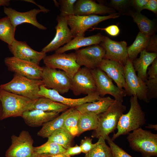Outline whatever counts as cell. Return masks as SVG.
<instances>
[{"label":"cell","instance_id":"7dc6e473","mask_svg":"<svg viewBox=\"0 0 157 157\" xmlns=\"http://www.w3.org/2000/svg\"><path fill=\"white\" fill-rule=\"evenodd\" d=\"M32 157H71L64 153L55 154H38L33 153Z\"/></svg>","mask_w":157,"mask_h":157},{"label":"cell","instance_id":"f6af8a7d","mask_svg":"<svg viewBox=\"0 0 157 157\" xmlns=\"http://www.w3.org/2000/svg\"><path fill=\"white\" fill-rule=\"evenodd\" d=\"M144 9H146L151 11L155 13L157 12V1L156 0H149L145 5Z\"/></svg>","mask_w":157,"mask_h":157},{"label":"cell","instance_id":"d6986e66","mask_svg":"<svg viewBox=\"0 0 157 157\" xmlns=\"http://www.w3.org/2000/svg\"><path fill=\"white\" fill-rule=\"evenodd\" d=\"M8 47L13 56L38 65L46 56V53L42 51L33 50L25 42L19 41L15 39L11 45H8Z\"/></svg>","mask_w":157,"mask_h":157},{"label":"cell","instance_id":"277c9868","mask_svg":"<svg viewBox=\"0 0 157 157\" xmlns=\"http://www.w3.org/2000/svg\"><path fill=\"white\" fill-rule=\"evenodd\" d=\"M36 100H33L0 88V101L2 109L1 119L22 117L25 111L30 110Z\"/></svg>","mask_w":157,"mask_h":157},{"label":"cell","instance_id":"ab89813d","mask_svg":"<svg viewBox=\"0 0 157 157\" xmlns=\"http://www.w3.org/2000/svg\"><path fill=\"white\" fill-rule=\"evenodd\" d=\"M93 29L104 30L108 34L113 36L118 35L120 31L118 27L115 25H111L104 28H95Z\"/></svg>","mask_w":157,"mask_h":157},{"label":"cell","instance_id":"60d3db41","mask_svg":"<svg viewBox=\"0 0 157 157\" xmlns=\"http://www.w3.org/2000/svg\"><path fill=\"white\" fill-rule=\"evenodd\" d=\"M157 39L156 35H154L150 38L148 46L146 49L149 52H157Z\"/></svg>","mask_w":157,"mask_h":157},{"label":"cell","instance_id":"e0dca14e","mask_svg":"<svg viewBox=\"0 0 157 157\" xmlns=\"http://www.w3.org/2000/svg\"><path fill=\"white\" fill-rule=\"evenodd\" d=\"M56 20L58 23L55 27V35L53 40L42 49L41 51L44 53L56 51L74 38L71 31L68 27L66 17H62L59 15Z\"/></svg>","mask_w":157,"mask_h":157},{"label":"cell","instance_id":"cb8c5ba5","mask_svg":"<svg viewBox=\"0 0 157 157\" xmlns=\"http://www.w3.org/2000/svg\"><path fill=\"white\" fill-rule=\"evenodd\" d=\"M156 52H149L145 49L140 53L138 58L132 61V64L137 76L144 82L147 80V72L148 67L157 57Z\"/></svg>","mask_w":157,"mask_h":157},{"label":"cell","instance_id":"d590c367","mask_svg":"<svg viewBox=\"0 0 157 157\" xmlns=\"http://www.w3.org/2000/svg\"><path fill=\"white\" fill-rule=\"evenodd\" d=\"M76 0H60L58 5L60 7V13L62 17L74 15V6Z\"/></svg>","mask_w":157,"mask_h":157},{"label":"cell","instance_id":"74e56055","mask_svg":"<svg viewBox=\"0 0 157 157\" xmlns=\"http://www.w3.org/2000/svg\"><path fill=\"white\" fill-rule=\"evenodd\" d=\"M106 140L111 148L113 157H133L116 144L109 136Z\"/></svg>","mask_w":157,"mask_h":157},{"label":"cell","instance_id":"603a6c76","mask_svg":"<svg viewBox=\"0 0 157 157\" xmlns=\"http://www.w3.org/2000/svg\"><path fill=\"white\" fill-rule=\"evenodd\" d=\"M104 36L98 33L88 37H76L63 47L55 51V53H61L73 49L76 50L83 47L99 44L103 41Z\"/></svg>","mask_w":157,"mask_h":157},{"label":"cell","instance_id":"484cf974","mask_svg":"<svg viewBox=\"0 0 157 157\" xmlns=\"http://www.w3.org/2000/svg\"><path fill=\"white\" fill-rule=\"evenodd\" d=\"M74 108H69L60 115L44 124L37 135L43 138H48L56 130L61 128L65 118Z\"/></svg>","mask_w":157,"mask_h":157},{"label":"cell","instance_id":"681fc988","mask_svg":"<svg viewBox=\"0 0 157 157\" xmlns=\"http://www.w3.org/2000/svg\"><path fill=\"white\" fill-rule=\"evenodd\" d=\"M10 0H0V6H8L10 5Z\"/></svg>","mask_w":157,"mask_h":157},{"label":"cell","instance_id":"e575fe53","mask_svg":"<svg viewBox=\"0 0 157 157\" xmlns=\"http://www.w3.org/2000/svg\"><path fill=\"white\" fill-rule=\"evenodd\" d=\"M66 151L61 146L48 141L41 146L33 147V153L38 154H55L64 153Z\"/></svg>","mask_w":157,"mask_h":157},{"label":"cell","instance_id":"30bf717a","mask_svg":"<svg viewBox=\"0 0 157 157\" xmlns=\"http://www.w3.org/2000/svg\"><path fill=\"white\" fill-rule=\"evenodd\" d=\"M91 71L100 96H104L109 94L113 96L115 100L123 102L124 98L126 95L124 89L114 85L112 80L99 68Z\"/></svg>","mask_w":157,"mask_h":157},{"label":"cell","instance_id":"7bdbcfd3","mask_svg":"<svg viewBox=\"0 0 157 157\" xmlns=\"http://www.w3.org/2000/svg\"><path fill=\"white\" fill-rule=\"evenodd\" d=\"M129 2V1L126 0H112L110 3L114 8L120 10L127 6Z\"/></svg>","mask_w":157,"mask_h":157},{"label":"cell","instance_id":"816d5d0a","mask_svg":"<svg viewBox=\"0 0 157 157\" xmlns=\"http://www.w3.org/2000/svg\"><path fill=\"white\" fill-rule=\"evenodd\" d=\"M2 107L1 102L0 101V119H1V117L2 114Z\"/></svg>","mask_w":157,"mask_h":157},{"label":"cell","instance_id":"8fae6325","mask_svg":"<svg viewBox=\"0 0 157 157\" xmlns=\"http://www.w3.org/2000/svg\"><path fill=\"white\" fill-rule=\"evenodd\" d=\"M70 90L76 96L97 92L91 69L85 67L80 68L71 79Z\"/></svg>","mask_w":157,"mask_h":157},{"label":"cell","instance_id":"4316f807","mask_svg":"<svg viewBox=\"0 0 157 157\" xmlns=\"http://www.w3.org/2000/svg\"><path fill=\"white\" fill-rule=\"evenodd\" d=\"M70 108L49 99L40 97L37 99L29 110L39 109L47 112L59 113L64 112Z\"/></svg>","mask_w":157,"mask_h":157},{"label":"cell","instance_id":"ee69618b","mask_svg":"<svg viewBox=\"0 0 157 157\" xmlns=\"http://www.w3.org/2000/svg\"><path fill=\"white\" fill-rule=\"evenodd\" d=\"M82 152L80 146L76 145L73 147H70L66 149L65 153V155L71 156L80 154Z\"/></svg>","mask_w":157,"mask_h":157},{"label":"cell","instance_id":"f35d334b","mask_svg":"<svg viewBox=\"0 0 157 157\" xmlns=\"http://www.w3.org/2000/svg\"><path fill=\"white\" fill-rule=\"evenodd\" d=\"M92 138L87 137H85L84 139L81 140L80 146L82 152L86 154L96 146L97 142L93 144L92 143Z\"/></svg>","mask_w":157,"mask_h":157},{"label":"cell","instance_id":"f1b7e54d","mask_svg":"<svg viewBox=\"0 0 157 157\" xmlns=\"http://www.w3.org/2000/svg\"><path fill=\"white\" fill-rule=\"evenodd\" d=\"M131 15L134 21L137 24L140 32L150 37L154 35L155 26L153 20L138 12L132 13Z\"/></svg>","mask_w":157,"mask_h":157},{"label":"cell","instance_id":"5b68a950","mask_svg":"<svg viewBox=\"0 0 157 157\" xmlns=\"http://www.w3.org/2000/svg\"><path fill=\"white\" fill-rule=\"evenodd\" d=\"M42 85L41 80L31 79L15 73L12 80L0 85V88L35 100L41 97L38 94Z\"/></svg>","mask_w":157,"mask_h":157},{"label":"cell","instance_id":"3957f363","mask_svg":"<svg viewBox=\"0 0 157 157\" xmlns=\"http://www.w3.org/2000/svg\"><path fill=\"white\" fill-rule=\"evenodd\" d=\"M127 139L131 149L143 157L157 156V134L141 128L128 134Z\"/></svg>","mask_w":157,"mask_h":157},{"label":"cell","instance_id":"7a4b0ae2","mask_svg":"<svg viewBox=\"0 0 157 157\" xmlns=\"http://www.w3.org/2000/svg\"><path fill=\"white\" fill-rule=\"evenodd\" d=\"M122 103L115 100L106 110L98 115L97 126L94 130L92 137H101L106 140L109 135L114 131L119 118L126 109Z\"/></svg>","mask_w":157,"mask_h":157},{"label":"cell","instance_id":"ffe728a7","mask_svg":"<svg viewBox=\"0 0 157 157\" xmlns=\"http://www.w3.org/2000/svg\"><path fill=\"white\" fill-rule=\"evenodd\" d=\"M114 10L92 0H78L74 6V15H104L114 13Z\"/></svg>","mask_w":157,"mask_h":157},{"label":"cell","instance_id":"c3c4849f","mask_svg":"<svg viewBox=\"0 0 157 157\" xmlns=\"http://www.w3.org/2000/svg\"><path fill=\"white\" fill-rule=\"evenodd\" d=\"M24 1H26V2H30L31 3H34L35 4H36L38 6H39V7L40 8V9L42 10L44 12V13H47L49 11V10L48 9L45 8L44 7L42 6H39L38 5H37L34 2V1L33 0H23Z\"/></svg>","mask_w":157,"mask_h":157},{"label":"cell","instance_id":"1f68e13d","mask_svg":"<svg viewBox=\"0 0 157 157\" xmlns=\"http://www.w3.org/2000/svg\"><path fill=\"white\" fill-rule=\"evenodd\" d=\"M74 137L62 128H60L48 138L47 141L54 142L67 149L71 147Z\"/></svg>","mask_w":157,"mask_h":157},{"label":"cell","instance_id":"83f0119b","mask_svg":"<svg viewBox=\"0 0 157 157\" xmlns=\"http://www.w3.org/2000/svg\"><path fill=\"white\" fill-rule=\"evenodd\" d=\"M97 124V115L90 112L81 113L78 122L77 136L86 131L95 130Z\"/></svg>","mask_w":157,"mask_h":157},{"label":"cell","instance_id":"bcb514c9","mask_svg":"<svg viewBox=\"0 0 157 157\" xmlns=\"http://www.w3.org/2000/svg\"><path fill=\"white\" fill-rule=\"evenodd\" d=\"M148 0H134L132 1L133 3L137 9L138 12H140L144 9L145 5Z\"/></svg>","mask_w":157,"mask_h":157},{"label":"cell","instance_id":"44dd1931","mask_svg":"<svg viewBox=\"0 0 157 157\" xmlns=\"http://www.w3.org/2000/svg\"><path fill=\"white\" fill-rule=\"evenodd\" d=\"M116 83L120 88H126L124 65L119 62L103 59L98 67Z\"/></svg>","mask_w":157,"mask_h":157},{"label":"cell","instance_id":"d6a6232c","mask_svg":"<svg viewBox=\"0 0 157 157\" xmlns=\"http://www.w3.org/2000/svg\"><path fill=\"white\" fill-rule=\"evenodd\" d=\"M80 114L74 108L65 118L61 128L74 137L77 135V124Z\"/></svg>","mask_w":157,"mask_h":157},{"label":"cell","instance_id":"ac0fdd59","mask_svg":"<svg viewBox=\"0 0 157 157\" xmlns=\"http://www.w3.org/2000/svg\"><path fill=\"white\" fill-rule=\"evenodd\" d=\"M42 12H44L42 10L35 8L26 12H20L11 8H4V13L9 18L15 29L17 26L25 23L30 24L40 29H47V28L39 23L36 19L37 14Z\"/></svg>","mask_w":157,"mask_h":157},{"label":"cell","instance_id":"b9f144b4","mask_svg":"<svg viewBox=\"0 0 157 157\" xmlns=\"http://www.w3.org/2000/svg\"><path fill=\"white\" fill-rule=\"evenodd\" d=\"M151 66L149 67L147 74L148 78H155L157 77V58L151 64Z\"/></svg>","mask_w":157,"mask_h":157},{"label":"cell","instance_id":"8d00e7d4","mask_svg":"<svg viewBox=\"0 0 157 157\" xmlns=\"http://www.w3.org/2000/svg\"><path fill=\"white\" fill-rule=\"evenodd\" d=\"M147 87L146 95L150 101L153 98H157V77L155 78H147L145 82Z\"/></svg>","mask_w":157,"mask_h":157},{"label":"cell","instance_id":"f907efd6","mask_svg":"<svg viewBox=\"0 0 157 157\" xmlns=\"http://www.w3.org/2000/svg\"><path fill=\"white\" fill-rule=\"evenodd\" d=\"M146 128L154 129L156 130H157V124H149L147 126H145Z\"/></svg>","mask_w":157,"mask_h":157},{"label":"cell","instance_id":"f546056e","mask_svg":"<svg viewBox=\"0 0 157 157\" xmlns=\"http://www.w3.org/2000/svg\"><path fill=\"white\" fill-rule=\"evenodd\" d=\"M140 31L133 44L127 47L128 58L132 61L137 58L138 54L147 47L150 39Z\"/></svg>","mask_w":157,"mask_h":157},{"label":"cell","instance_id":"2e32d148","mask_svg":"<svg viewBox=\"0 0 157 157\" xmlns=\"http://www.w3.org/2000/svg\"><path fill=\"white\" fill-rule=\"evenodd\" d=\"M106 52L104 59L119 62L124 66L129 58L127 44L124 41L118 42L104 36L100 43Z\"/></svg>","mask_w":157,"mask_h":157},{"label":"cell","instance_id":"4dcf8cb0","mask_svg":"<svg viewBox=\"0 0 157 157\" xmlns=\"http://www.w3.org/2000/svg\"><path fill=\"white\" fill-rule=\"evenodd\" d=\"M15 30L7 16L0 19V39L11 45L15 40Z\"/></svg>","mask_w":157,"mask_h":157},{"label":"cell","instance_id":"8992f818","mask_svg":"<svg viewBox=\"0 0 157 157\" xmlns=\"http://www.w3.org/2000/svg\"><path fill=\"white\" fill-rule=\"evenodd\" d=\"M119 16V13H113L106 16L73 15L66 18L74 38L76 37L84 36L85 33L87 30L102 21Z\"/></svg>","mask_w":157,"mask_h":157},{"label":"cell","instance_id":"4fadbf2b","mask_svg":"<svg viewBox=\"0 0 157 157\" xmlns=\"http://www.w3.org/2000/svg\"><path fill=\"white\" fill-rule=\"evenodd\" d=\"M11 140V144L6 152V157H32L33 140L28 131L23 130L18 136L13 135Z\"/></svg>","mask_w":157,"mask_h":157},{"label":"cell","instance_id":"9a60e30c","mask_svg":"<svg viewBox=\"0 0 157 157\" xmlns=\"http://www.w3.org/2000/svg\"><path fill=\"white\" fill-rule=\"evenodd\" d=\"M38 94L41 97L48 98L61 103L70 108H75L86 103L93 102L98 100L101 98L99 93L97 92L81 98H67L62 96L55 90L47 88L43 85L40 87Z\"/></svg>","mask_w":157,"mask_h":157},{"label":"cell","instance_id":"7c38bea8","mask_svg":"<svg viewBox=\"0 0 157 157\" xmlns=\"http://www.w3.org/2000/svg\"><path fill=\"white\" fill-rule=\"evenodd\" d=\"M4 63L9 71L29 78L42 79L43 68L38 65L14 56L6 58Z\"/></svg>","mask_w":157,"mask_h":157},{"label":"cell","instance_id":"5bb4252c","mask_svg":"<svg viewBox=\"0 0 157 157\" xmlns=\"http://www.w3.org/2000/svg\"><path fill=\"white\" fill-rule=\"evenodd\" d=\"M105 49L99 44L76 50L77 63L90 69L98 67L105 54Z\"/></svg>","mask_w":157,"mask_h":157},{"label":"cell","instance_id":"ba28073f","mask_svg":"<svg viewBox=\"0 0 157 157\" xmlns=\"http://www.w3.org/2000/svg\"><path fill=\"white\" fill-rule=\"evenodd\" d=\"M43 60L45 66L63 70L70 79L81 68L76 62V55L74 52L68 54L55 53L46 56Z\"/></svg>","mask_w":157,"mask_h":157},{"label":"cell","instance_id":"d4e9b609","mask_svg":"<svg viewBox=\"0 0 157 157\" xmlns=\"http://www.w3.org/2000/svg\"><path fill=\"white\" fill-rule=\"evenodd\" d=\"M115 101L109 96L101 97L96 101L86 103L75 108L80 113L90 112L98 115L106 110Z\"/></svg>","mask_w":157,"mask_h":157},{"label":"cell","instance_id":"9c48e42d","mask_svg":"<svg viewBox=\"0 0 157 157\" xmlns=\"http://www.w3.org/2000/svg\"><path fill=\"white\" fill-rule=\"evenodd\" d=\"M43 68L41 80L45 87L55 90L60 94L68 92L71 79L64 72L46 66Z\"/></svg>","mask_w":157,"mask_h":157},{"label":"cell","instance_id":"7402d4cb","mask_svg":"<svg viewBox=\"0 0 157 157\" xmlns=\"http://www.w3.org/2000/svg\"><path fill=\"white\" fill-rule=\"evenodd\" d=\"M59 113L35 109L25 111L22 117L27 125L35 127L42 125L53 120L58 116Z\"/></svg>","mask_w":157,"mask_h":157},{"label":"cell","instance_id":"52a82bcc","mask_svg":"<svg viewBox=\"0 0 157 157\" xmlns=\"http://www.w3.org/2000/svg\"><path fill=\"white\" fill-rule=\"evenodd\" d=\"M126 95L136 96L138 99L146 103L149 101L147 97V87L145 83L136 74L132 61L128 58L124 66Z\"/></svg>","mask_w":157,"mask_h":157},{"label":"cell","instance_id":"836d02e7","mask_svg":"<svg viewBox=\"0 0 157 157\" xmlns=\"http://www.w3.org/2000/svg\"><path fill=\"white\" fill-rule=\"evenodd\" d=\"M98 138L96 146L86 154L84 157H113L111 148L106 144L105 140L101 137Z\"/></svg>","mask_w":157,"mask_h":157},{"label":"cell","instance_id":"6da1fadb","mask_svg":"<svg viewBox=\"0 0 157 157\" xmlns=\"http://www.w3.org/2000/svg\"><path fill=\"white\" fill-rule=\"evenodd\" d=\"M138 99L136 96H131L129 110L127 113L123 114L119 118L116 127L117 131L111 138L113 141L120 136L127 134L145 124V113Z\"/></svg>","mask_w":157,"mask_h":157}]
</instances>
